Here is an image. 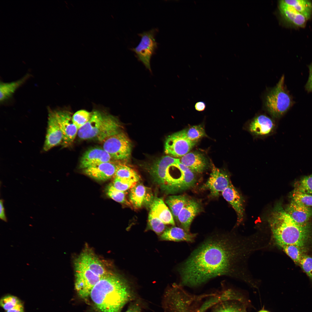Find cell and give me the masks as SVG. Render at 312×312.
<instances>
[{"label": "cell", "instance_id": "6da1fadb", "mask_svg": "<svg viewBox=\"0 0 312 312\" xmlns=\"http://www.w3.org/2000/svg\"><path fill=\"white\" fill-rule=\"evenodd\" d=\"M259 249L256 237L224 236L208 239L195 250L181 267V284L194 286L218 276L245 277L246 262Z\"/></svg>", "mask_w": 312, "mask_h": 312}, {"label": "cell", "instance_id": "7a4b0ae2", "mask_svg": "<svg viewBox=\"0 0 312 312\" xmlns=\"http://www.w3.org/2000/svg\"><path fill=\"white\" fill-rule=\"evenodd\" d=\"M90 296L99 312H120L133 294L125 280L110 272L95 285Z\"/></svg>", "mask_w": 312, "mask_h": 312}, {"label": "cell", "instance_id": "3957f363", "mask_svg": "<svg viewBox=\"0 0 312 312\" xmlns=\"http://www.w3.org/2000/svg\"><path fill=\"white\" fill-rule=\"evenodd\" d=\"M268 220L273 238L278 246L294 245L303 250L311 233L310 224L304 226L297 223L280 203L275 206Z\"/></svg>", "mask_w": 312, "mask_h": 312}, {"label": "cell", "instance_id": "277c9868", "mask_svg": "<svg viewBox=\"0 0 312 312\" xmlns=\"http://www.w3.org/2000/svg\"><path fill=\"white\" fill-rule=\"evenodd\" d=\"M75 288L79 296L86 298L94 286L109 273L101 261L90 250H85L74 262Z\"/></svg>", "mask_w": 312, "mask_h": 312}, {"label": "cell", "instance_id": "5b68a950", "mask_svg": "<svg viewBox=\"0 0 312 312\" xmlns=\"http://www.w3.org/2000/svg\"><path fill=\"white\" fill-rule=\"evenodd\" d=\"M179 158L166 155L151 166L150 173L154 181L166 193H175L191 187L179 165Z\"/></svg>", "mask_w": 312, "mask_h": 312}, {"label": "cell", "instance_id": "8992f818", "mask_svg": "<svg viewBox=\"0 0 312 312\" xmlns=\"http://www.w3.org/2000/svg\"><path fill=\"white\" fill-rule=\"evenodd\" d=\"M121 127L116 116L104 111L96 110L92 112L88 122L78 130L77 135L81 139H93L103 142L121 131Z\"/></svg>", "mask_w": 312, "mask_h": 312}, {"label": "cell", "instance_id": "52a82bcc", "mask_svg": "<svg viewBox=\"0 0 312 312\" xmlns=\"http://www.w3.org/2000/svg\"><path fill=\"white\" fill-rule=\"evenodd\" d=\"M283 75L276 85L266 96L265 105L269 113L279 118L284 115L294 104L292 98L285 88Z\"/></svg>", "mask_w": 312, "mask_h": 312}, {"label": "cell", "instance_id": "ba28073f", "mask_svg": "<svg viewBox=\"0 0 312 312\" xmlns=\"http://www.w3.org/2000/svg\"><path fill=\"white\" fill-rule=\"evenodd\" d=\"M165 307L169 312H195L197 310H192L191 307L199 297L188 295L181 288L175 285L166 293Z\"/></svg>", "mask_w": 312, "mask_h": 312}, {"label": "cell", "instance_id": "9c48e42d", "mask_svg": "<svg viewBox=\"0 0 312 312\" xmlns=\"http://www.w3.org/2000/svg\"><path fill=\"white\" fill-rule=\"evenodd\" d=\"M103 142V148L112 159L122 161L127 160L130 157L132 144L124 133L120 131L111 136Z\"/></svg>", "mask_w": 312, "mask_h": 312}, {"label": "cell", "instance_id": "30bf717a", "mask_svg": "<svg viewBox=\"0 0 312 312\" xmlns=\"http://www.w3.org/2000/svg\"><path fill=\"white\" fill-rule=\"evenodd\" d=\"M158 30L153 28L138 34L141 37L140 42L135 48L131 49L134 52L138 60L151 72L150 60L157 47L155 36Z\"/></svg>", "mask_w": 312, "mask_h": 312}, {"label": "cell", "instance_id": "8fae6325", "mask_svg": "<svg viewBox=\"0 0 312 312\" xmlns=\"http://www.w3.org/2000/svg\"><path fill=\"white\" fill-rule=\"evenodd\" d=\"M197 142L188 139L181 131L167 138L164 144L165 152L174 157H181L189 153Z\"/></svg>", "mask_w": 312, "mask_h": 312}, {"label": "cell", "instance_id": "7c38bea8", "mask_svg": "<svg viewBox=\"0 0 312 312\" xmlns=\"http://www.w3.org/2000/svg\"><path fill=\"white\" fill-rule=\"evenodd\" d=\"M63 135L62 144L67 146L73 142L78 129L73 123L72 113L65 109L52 110Z\"/></svg>", "mask_w": 312, "mask_h": 312}, {"label": "cell", "instance_id": "4fadbf2b", "mask_svg": "<svg viewBox=\"0 0 312 312\" xmlns=\"http://www.w3.org/2000/svg\"><path fill=\"white\" fill-rule=\"evenodd\" d=\"M231 183L229 176L226 172L212 164L210 177L202 188L208 190L212 196L217 197Z\"/></svg>", "mask_w": 312, "mask_h": 312}, {"label": "cell", "instance_id": "5bb4252c", "mask_svg": "<svg viewBox=\"0 0 312 312\" xmlns=\"http://www.w3.org/2000/svg\"><path fill=\"white\" fill-rule=\"evenodd\" d=\"M63 135L59 125L52 110L49 111L47 127L43 147L44 151L62 144Z\"/></svg>", "mask_w": 312, "mask_h": 312}, {"label": "cell", "instance_id": "9a60e30c", "mask_svg": "<svg viewBox=\"0 0 312 312\" xmlns=\"http://www.w3.org/2000/svg\"><path fill=\"white\" fill-rule=\"evenodd\" d=\"M112 158L103 148H90L83 153L80 162V167L83 169L101 163L112 161Z\"/></svg>", "mask_w": 312, "mask_h": 312}, {"label": "cell", "instance_id": "2e32d148", "mask_svg": "<svg viewBox=\"0 0 312 312\" xmlns=\"http://www.w3.org/2000/svg\"><path fill=\"white\" fill-rule=\"evenodd\" d=\"M286 212L297 223L307 225L312 217V207H307L291 200L285 209Z\"/></svg>", "mask_w": 312, "mask_h": 312}, {"label": "cell", "instance_id": "e0dca14e", "mask_svg": "<svg viewBox=\"0 0 312 312\" xmlns=\"http://www.w3.org/2000/svg\"><path fill=\"white\" fill-rule=\"evenodd\" d=\"M117 165L112 161L104 162L84 169L83 171L86 175L95 180L104 181L114 176Z\"/></svg>", "mask_w": 312, "mask_h": 312}, {"label": "cell", "instance_id": "ac0fdd59", "mask_svg": "<svg viewBox=\"0 0 312 312\" xmlns=\"http://www.w3.org/2000/svg\"><path fill=\"white\" fill-rule=\"evenodd\" d=\"M275 127L273 120L264 115H259L253 118L248 126L249 132L254 135L263 137L272 132Z\"/></svg>", "mask_w": 312, "mask_h": 312}, {"label": "cell", "instance_id": "d6986e66", "mask_svg": "<svg viewBox=\"0 0 312 312\" xmlns=\"http://www.w3.org/2000/svg\"><path fill=\"white\" fill-rule=\"evenodd\" d=\"M130 190L129 202L135 208L139 209L144 205L150 206L154 198L147 188L137 183Z\"/></svg>", "mask_w": 312, "mask_h": 312}, {"label": "cell", "instance_id": "ffe728a7", "mask_svg": "<svg viewBox=\"0 0 312 312\" xmlns=\"http://www.w3.org/2000/svg\"><path fill=\"white\" fill-rule=\"evenodd\" d=\"M222 193L224 199L235 211L238 223H240L243 220L244 214V200L242 196L231 183Z\"/></svg>", "mask_w": 312, "mask_h": 312}, {"label": "cell", "instance_id": "44dd1931", "mask_svg": "<svg viewBox=\"0 0 312 312\" xmlns=\"http://www.w3.org/2000/svg\"><path fill=\"white\" fill-rule=\"evenodd\" d=\"M200 206L197 201L189 199L179 213L177 220L182 228L189 232L191 223L195 216L200 212Z\"/></svg>", "mask_w": 312, "mask_h": 312}, {"label": "cell", "instance_id": "7402d4cb", "mask_svg": "<svg viewBox=\"0 0 312 312\" xmlns=\"http://www.w3.org/2000/svg\"><path fill=\"white\" fill-rule=\"evenodd\" d=\"M278 7L281 15L286 21L297 27L305 26L307 21L305 17L284 0L279 1Z\"/></svg>", "mask_w": 312, "mask_h": 312}, {"label": "cell", "instance_id": "603a6c76", "mask_svg": "<svg viewBox=\"0 0 312 312\" xmlns=\"http://www.w3.org/2000/svg\"><path fill=\"white\" fill-rule=\"evenodd\" d=\"M180 162L194 173H201L205 169L207 162L201 153L197 152H189L179 158Z\"/></svg>", "mask_w": 312, "mask_h": 312}, {"label": "cell", "instance_id": "cb8c5ba5", "mask_svg": "<svg viewBox=\"0 0 312 312\" xmlns=\"http://www.w3.org/2000/svg\"><path fill=\"white\" fill-rule=\"evenodd\" d=\"M196 235V233L187 232L182 228L174 226L166 229L160 235V238L162 240L192 242Z\"/></svg>", "mask_w": 312, "mask_h": 312}, {"label": "cell", "instance_id": "d4e9b609", "mask_svg": "<svg viewBox=\"0 0 312 312\" xmlns=\"http://www.w3.org/2000/svg\"><path fill=\"white\" fill-rule=\"evenodd\" d=\"M150 207V211L165 224L175 225L172 214L162 199L154 198Z\"/></svg>", "mask_w": 312, "mask_h": 312}, {"label": "cell", "instance_id": "484cf974", "mask_svg": "<svg viewBox=\"0 0 312 312\" xmlns=\"http://www.w3.org/2000/svg\"><path fill=\"white\" fill-rule=\"evenodd\" d=\"M29 75H26L21 79L10 82L0 83V101L3 102L10 97L16 90L28 78Z\"/></svg>", "mask_w": 312, "mask_h": 312}, {"label": "cell", "instance_id": "4316f807", "mask_svg": "<svg viewBox=\"0 0 312 312\" xmlns=\"http://www.w3.org/2000/svg\"><path fill=\"white\" fill-rule=\"evenodd\" d=\"M189 199L186 196L180 195L170 196L166 199V202L177 220L180 211Z\"/></svg>", "mask_w": 312, "mask_h": 312}, {"label": "cell", "instance_id": "83f0119b", "mask_svg": "<svg viewBox=\"0 0 312 312\" xmlns=\"http://www.w3.org/2000/svg\"><path fill=\"white\" fill-rule=\"evenodd\" d=\"M287 4L294 7L303 15L307 20L312 14V2L309 0H284Z\"/></svg>", "mask_w": 312, "mask_h": 312}, {"label": "cell", "instance_id": "f1b7e54d", "mask_svg": "<svg viewBox=\"0 0 312 312\" xmlns=\"http://www.w3.org/2000/svg\"><path fill=\"white\" fill-rule=\"evenodd\" d=\"M114 177H118L132 180L137 182L140 177L138 173L133 168L123 164L117 165Z\"/></svg>", "mask_w": 312, "mask_h": 312}, {"label": "cell", "instance_id": "f546056e", "mask_svg": "<svg viewBox=\"0 0 312 312\" xmlns=\"http://www.w3.org/2000/svg\"><path fill=\"white\" fill-rule=\"evenodd\" d=\"M181 131L187 138L192 141L197 142L199 139L206 135L205 130L202 125L192 126Z\"/></svg>", "mask_w": 312, "mask_h": 312}, {"label": "cell", "instance_id": "4dcf8cb0", "mask_svg": "<svg viewBox=\"0 0 312 312\" xmlns=\"http://www.w3.org/2000/svg\"><path fill=\"white\" fill-rule=\"evenodd\" d=\"M106 194L109 197L114 200L128 205H131L126 197L127 194L126 191H122L116 189L111 183L107 186L105 189Z\"/></svg>", "mask_w": 312, "mask_h": 312}, {"label": "cell", "instance_id": "1f68e13d", "mask_svg": "<svg viewBox=\"0 0 312 312\" xmlns=\"http://www.w3.org/2000/svg\"><path fill=\"white\" fill-rule=\"evenodd\" d=\"M294 190L312 195V174L302 177L294 184Z\"/></svg>", "mask_w": 312, "mask_h": 312}, {"label": "cell", "instance_id": "d6a6232c", "mask_svg": "<svg viewBox=\"0 0 312 312\" xmlns=\"http://www.w3.org/2000/svg\"><path fill=\"white\" fill-rule=\"evenodd\" d=\"M280 247L295 263L299 264L303 255L302 249L297 246L292 244L284 245Z\"/></svg>", "mask_w": 312, "mask_h": 312}, {"label": "cell", "instance_id": "836d02e7", "mask_svg": "<svg viewBox=\"0 0 312 312\" xmlns=\"http://www.w3.org/2000/svg\"><path fill=\"white\" fill-rule=\"evenodd\" d=\"M148 222L149 228L158 235H161L166 229L165 224L150 211L148 216Z\"/></svg>", "mask_w": 312, "mask_h": 312}, {"label": "cell", "instance_id": "e575fe53", "mask_svg": "<svg viewBox=\"0 0 312 312\" xmlns=\"http://www.w3.org/2000/svg\"><path fill=\"white\" fill-rule=\"evenodd\" d=\"M91 115L92 112L83 109L79 110L73 115V122L79 130L88 122Z\"/></svg>", "mask_w": 312, "mask_h": 312}, {"label": "cell", "instance_id": "d590c367", "mask_svg": "<svg viewBox=\"0 0 312 312\" xmlns=\"http://www.w3.org/2000/svg\"><path fill=\"white\" fill-rule=\"evenodd\" d=\"M291 200L304 205L312 207V195L307 194L295 190L290 194Z\"/></svg>", "mask_w": 312, "mask_h": 312}, {"label": "cell", "instance_id": "8d00e7d4", "mask_svg": "<svg viewBox=\"0 0 312 312\" xmlns=\"http://www.w3.org/2000/svg\"><path fill=\"white\" fill-rule=\"evenodd\" d=\"M17 297L8 295L3 297L0 300V305L5 311L11 309L21 303Z\"/></svg>", "mask_w": 312, "mask_h": 312}, {"label": "cell", "instance_id": "74e56055", "mask_svg": "<svg viewBox=\"0 0 312 312\" xmlns=\"http://www.w3.org/2000/svg\"><path fill=\"white\" fill-rule=\"evenodd\" d=\"M138 182L127 179L114 177L112 185L116 189L122 191H126L131 189Z\"/></svg>", "mask_w": 312, "mask_h": 312}, {"label": "cell", "instance_id": "f35d334b", "mask_svg": "<svg viewBox=\"0 0 312 312\" xmlns=\"http://www.w3.org/2000/svg\"><path fill=\"white\" fill-rule=\"evenodd\" d=\"M224 303L217 308L214 312H246L245 309L239 304Z\"/></svg>", "mask_w": 312, "mask_h": 312}, {"label": "cell", "instance_id": "ab89813d", "mask_svg": "<svg viewBox=\"0 0 312 312\" xmlns=\"http://www.w3.org/2000/svg\"><path fill=\"white\" fill-rule=\"evenodd\" d=\"M299 264L312 281V257L308 255L303 254Z\"/></svg>", "mask_w": 312, "mask_h": 312}, {"label": "cell", "instance_id": "60d3db41", "mask_svg": "<svg viewBox=\"0 0 312 312\" xmlns=\"http://www.w3.org/2000/svg\"><path fill=\"white\" fill-rule=\"evenodd\" d=\"M309 76L308 79L307 83L305 88L306 90L308 92H312V63L309 66Z\"/></svg>", "mask_w": 312, "mask_h": 312}, {"label": "cell", "instance_id": "b9f144b4", "mask_svg": "<svg viewBox=\"0 0 312 312\" xmlns=\"http://www.w3.org/2000/svg\"><path fill=\"white\" fill-rule=\"evenodd\" d=\"M141 308L139 304L134 302L131 304L125 312H141Z\"/></svg>", "mask_w": 312, "mask_h": 312}, {"label": "cell", "instance_id": "7bdbcfd3", "mask_svg": "<svg viewBox=\"0 0 312 312\" xmlns=\"http://www.w3.org/2000/svg\"><path fill=\"white\" fill-rule=\"evenodd\" d=\"M206 107V104L204 101H198L196 102L194 105L196 110L199 112L203 111L205 109Z\"/></svg>", "mask_w": 312, "mask_h": 312}, {"label": "cell", "instance_id": "ee69618b", "mask_svg": "<svg viewBox=\"0 0 312 312\" xmlns=\"http://www.w3.org/2000/svg\"><path fill=\"white\" fill-rule=\"evenodd\" d=\"M5 312H25L23 303L22 302L14 308Z\"/></svg>", "mask_w": 312, "mask_h": 312}, {"label": "cell", "instance_id": "f6af8a7d", "mask_svg": "<svg viewBox=\"0 0 312 312\" xmlns=\"http://www.w3.org/2000/svg\"><path fill=\"white\" fill-rule=\"evenodd\" d=\"M0 218L3 221L6 222L7 219L5 213V209L3 205V200L2 199H1L0 200Z\"/></svg>", "mask_w": 312, "mask_h": 312}, {"label": "cell", "instance_id": "bcb514c9", "mask_svg": "<svg viewBox=\"0 0 312 312\" xmlns=\"http://www.w3.org/2000/svg\"><path fill=\"white\" fill-rule=\"evenodd\" d=\"M258 312H269L268 311H266V310H261V311H259Z\"/></svg>", "mask_w": 312, "mask_h": 312}]
</instances>
